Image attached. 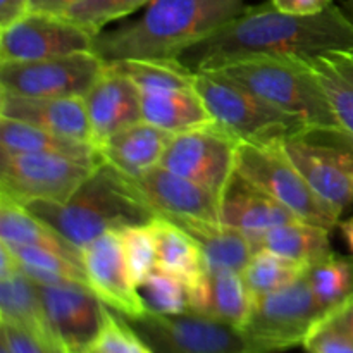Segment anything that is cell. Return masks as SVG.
I'll return each instance as SVG.
<instances>
[{"label": "cell", "instance_id": "6da1fadb", "mask_svg": "<svg viewBox=\"0 0 353 353\" xmlns=\"http://www.w3.org/2000/svg\"><path fill=\"white\" fill-rule=\"evenodd\" d=\"M353 47V21L331 3L312 16L285 14L269 2L248 6L210 37L181 54L193 72L216 71L255 57L310 59Z\"/></svg>", "mask_w": 353, "mask_h": 353}, {"label": "cell", "instance_id": "7a4b0ae2", "mask_svg": "<svg viewBox=\"0 0 353 353\" xmlns=\"http://www.w3.org/2000/svg\"><path fill=\"white\" fill-rule=\"evenodd\" d=\"M247 0H152L133 23L97 34L93 52L105 64L126 59H179L241 14Z\"/></svg>", "mask_w": 353, "mask_h": 353}, {"label": "cell", "instance_id": "3957f363", "mask_svg": "<svg viewBox=\"0 0 353 353\" xmlns=\"http://www.w3.org/2000/svg\"><path fill=\"white\" fill-rule=\"evenodd\" d=\"M24 207L79 250L102 234L150 224L159 217L133 179L102 159L68 202H30Z\"/></svg>", "mask_w": 353, "mask_h": 353}, {"label": "cell", "instance_id": "277c9868", "mask_svg": "<svg viewBox=\"0 0 353 353\" xmlns=\"http://www.w3.org/2000/svg\"><path fill=\"white\" fill-rule=\"evenodd\" d=\"M216 71L285 112L300 117L312 133L324 134L345 147L343 130L333 105L307 59L295 55L255 57Z\"/></svg>", "mask_w": 353, "mask_h": 353}, {"label": "cell", "instance_id": "5b68a950", "mask_svg": "<svg viewBox=\"0 0 353 353\" xmlns=\"http://www.w3.org/2000/svg\"><path fill=\"white\" fill-rule=\"evenodd\" d=\"M195 88L217 126L241 143H279L312 133L300 117L272 105L219 71L196 72Z\"/></svg>", "mask_w": 353, "mask_h": 353}, {"label": "cell", "instance_id": "8992f818", "mask_svg": "<svg viewBox=\"0 0 353 353\" xmlns=\"http://www.w3.org/2000/svg\"><path fill=\"white\" fill-rule=\"evenodd\" d=\"M236 172L303 223L333 231L340 217L316 195L279 143H240Z\"/></svg>", "mask_w": 353, "mask_h": 353}, {"label": "cell", "instance_id": "52a82bcc", "mask_svg": "<svg viewBox=\"0 0 353 353\" xmlns=\"http://www.w3.org/2000/svg\"><path fill=\"white\" fill-rule=\"evenodd\" d=\"M326 316L307 276L292 285L257 296L241 333L252 353H279L303 345L312 327Z\"/></svg>", "mask_w": 353, "mask_h": 353}, {"label": "cell", "instance_id": "ba28073f", "mask_svg": "<svg viewBox=\"0 0 353 353\" xmlns=\"http://www.w3.org/2000/svg\"><path fill=\"white\" fill-rule=\"evenodd\" d=\"M100 161L0 150V193L16 202H68Z\"/></svg>", "mask_w": 353, "mask_h": 353}, {"label": "cell", "instance_id": "9c48e42d", "mask_svg": "<svg viewBox=\"0 0 353 353\" xmlns=\"http://www.w3.org/2000/svg\"><path fill=\"white\" fill-rule=\"evenodd\" d=\"M126 321L154 353H252L240 327L192 310L174 316L148 310Z\"/></svg>", "mask_w": 353, "mask_h": 353}, {"label": "cell", "instance_id": "30bf717a", "mask_svg": "<svg viewBox=\"0 0 353 353\" xmlns=\"http://www.w3.org/2000/svg\"><path fill=\"white\" fill-rule=\"evenodd\" d=\"M238 141L216 123L172 137L161 165L223 199L236 174Z\"/></svg>", "mask_w": 353, "mask_h": 353}, {"label": "cell", "instance_id": "8fae6325", "mask_svg": "<svg viewBox=\"0 0 353 353\" xmlns=\"http://www.w3.org/2000/svg\"><path fill=\"white\" fill-rule=\"evenodd\" d=\"M95 52L0 64V92L23 97H85L105 72Z\"/></svg>", "mask_w": 353, "mask_h": 353}, {"label": "cell", "instance_id": "7c38bea8", "mask_svg": "<svg viewBox=\"0 0 353 353\" xmlns=\"http://www.w3.org/2000/svg\"><path fill=\"white\" fill-rule=\"evenodd\" d=\"M317 133L283 141V148L316 195L341 219L353 205V152Z\"/></svg>", "mask_w": 353, "mask_h": 353}, {"label": "cell", "instance_id": "4fadbf2b", "mask_svg": "<svg viewBox=\"0 0 353 353\" xmlns=\"http://www.w3.org/2000/svg\"><path fill=\"white\" fill-rule=\"evenodd\" d=\"M95 34L65 16L34 12L0 30V64L93 52Z\"/></svg>", "mask_w": 353, "mask_h": 353}, {"label": "cell", "instance_id": "5bb4252c", "mask_svg": "<svg viewBox=\"0 0 353 353\" xmlns=\"http://www.w3.org/2000/svg\"><path fill=\"white\" fill-rule=\"evenodd\" d=\"M48 323L65 352L93 350L105 326L109 307L88 285L78 281L37 283Z\"/></svg>", "mask_w": 353, "mask_h": 353}, {"label": "cell", "instance_id": "9a60e30c", "mask_svg": "<svg viewBox=\"0 0 353 353\" xmlns=\"http://www.w3.org/2000/svg\"><path fill=\"white\" fill-rule=\"evenodd\" d=\"M88 286L97 296L126 319H138L148 307L131 276L117 231L102 234L81 250Z\"/></svg>", "mask_w": 353, "mask_h": 353}, {"label": "cell", "instance_id": "2e32d148", "mask_svg": "<svg viewBox=\"0 0 353 353\" xmlns=\"http://www.w3.org/2000/svg\"><path fill=\"white\" fill-rule=\"evenodd\" d=\"M0 116L95 147L85 97H23L0 92Z\"/></svg>", "mask_w": 353, "mask_h": 353}, {"label": "cell", "instance_id": "e0dca14e", "mask_svg": "<svg viewBox=\"0 0 353 353\" xmlns=\"http://www.w3.org/2000/svg\"><path fill=\"white\" fill-rule=\"evenodd\" d=\"M85 103L95 148L124 128L143 121L138 86L109 65L85 95Z\"/></svg>", "mask_w": 353, "mask_h": 353}, {"label": "cell", "instance_id": "ac0fdd59", "mask_svg": "<svg viewBox=\"0 0 353 353\" xmlns=\"http://www.w3.org/2000/svg\"><path fill=\"white\" fill-rule=\"evenodd\" d=\"M131 179L159 216L195 217L221 223V200L212 192L162 165Z\"/></svg>", "mask_w": 353, "mask_h": 353}, {"label": "cell", "instance_id": "d6986e66", "mask_svg": "<svg viewBox=\"0 0 353 353\" xmlns=\"http://www.w3.org/2000/svg\"><path fill=\"white\" fill-rule=\"evenodd\" d=\"M221 223L241 231L254 241L272 228L299 221L288 209L259 190L240 174H234L221 199Z\"/></svg>", "mask_w": 353, "mask_h": 353}, {"label": "cell", "instance_id": "ffe728a7", "mask_svg": "<svg viewBox=\"0 0 353 353\" xmlns=\"http://www.w3.org/2000/svg\"><path fill=\"white\" fill-rule=\"evenodd\" d=\"M192 312L234 327H243L252 309V296L240 272L209 271L188 288Z\"/></svg>", "mask_w": 353, "mask_h": 353}, {"label": "cell", "instance_id": "44dd1931", "mask_svg": "<svg viewBox=\"0 0 353 353\" xmlns=\"http://www.w3.org/2000/svg\"><path fill=\"white\" fill-rule=\"evenodd\" d=\"M174 134L147 123L133 124L107 138L97 150L102 161L109 162L130 178H138L161 165L164 152Z\"/></svg>", "mask_w": 353, "mask_h": 353}, {"label": "cell", "instance_id": "7402d4cb", "mask_svg": "<svg viewBox=\"0 0 353 353\" xmlns=\"http://www.w3.org/2000/svg\"><path fill=\"white\" fill-rule=\"evenodd\" d=\"M171 223L188 233L200 248L203 265L209 271L243 272L254 255V243L247 234L223 223H212L195 217H168Z\"/></svg>", "mask_w": 353, "mask_h": 353}, {"label": "cell", "instance_id": "603a6c76", "mask_svg": "<svg viewBox=\"0 0 353 353\" xmlns=\"http://www.w3.org/2000/svg\"><path fill=\"white\" fill-rule=\"evenodd\" d=\"M0 323L14 324L48 347L65 352L64 345L59 341L48 323L37 281L23 269L10 278L0 279Z\"/></svg>", "mask_w": 353, "mask_h": 353}, {"label": "cell", "instance_id": "cb8c5ba5", "mask_svg": "<svg viewBox=\"0 0 353 353\" xmlns=\"http://www.w3.org/2000/svg\"><path fill=\"white\" fill-rule=\"evenodd\" d=\"M141 114L143 121L171 134L200 130L216 123L195 86L141 93Z\"/></svg>", "mask_w": 353, "mask_h": 353}, {"label": "cell", "instance_id": "d4e9b609", "mask_svg": "<svg viewBox=\"0 0 353 353\" xmlns=\"http://www.w3.org/2000/svg\"><path fill=\"white\" fill-rule=\"evenodd\" d=\"M0 240L9 245H31L54 250L71 261L81 262V250L62 238L54 228L34 216L23 203L0 193Z\"/></svg>", "mask_w": 353, "mask_h": 353}, {"label": "cell", "instance_id": "484cf974", "mask_svg": "<svg viewBox=\"0 0 353 353\" xmlns=\"http://www.w3.org/2000/svg\"><path fill=\"white\" fill-rule=\"evenodd\" d=\"M323 85L343 130L345 147L353 152V47L307 59Z\"/></svg>", "mask_w": 353, "mask_h": 353}, {"label": "cell", "instance_id": "4316f807", "mask_svg": "<svg viewBox=\"0 0 353 353\" xmlns=\"http://www.w3.org/2000/svg\"><path fill=\"white\" fill-rule=\"evenodd\" d=\"M330 236L331 231L326 228L303 223V221H293V223L272 228L268 233L255 238L252 243L255 250L274 252L309 269L310 265L333 254Z\"/></svg>", "mask_w": 353, "mask_h": 353}, {"label": "cell", "instance_id": "83f0119b", "mask_svg": "<svg viewBox=\"0 0 353 353\" xmlns=\"http://www.w3.org/2000/svg\"><path fill=\"white\" fill-rule=\"evenodd\" d=\"M0 150L12 152V154H61L83 161H100L99 152L93 145L2 116H0Z\"/></svg>", "mask_w": 353, "mask_h": 353}, {"label": "cell", "instance_id": "f1b7e54d", "mask_svg": "<svg viewBox=\"0 0 353 353\" xmlns=\"http://www.w3.org/2000/svg\"><path fill=\"white\" fill-rule=\"evenodd\" d=\"M150 230L157 248V265L181 278L190 288L205 269L202 252L193 238L162 216L152 221Z\"/></svg>", "mask_w": 353, "mask_h": 353}, {"label": "cell", "instance_id": "f546056e", "mask_svg": "<svg viewBox=\"0 0 353 353\" xmlns=\"http://www.w3.org/2000/svg\"><path fill=\"white\" fill-rule=\"evenodd\" d=\"M109 68L128 76L141 93L185 90L195 86L196 72L179 59H126L109 62Z\"/></svg>", "mask_w": 353, "mask_h": 353}, {"label": "cell", "instance_id": "4dcf8cb0", "mask_svg": "<svg viewBox=\"0 0 353 353\" xmlns=\"http://www.w3.org/2000/svg\"><path fill=\"white\" fill-rule=\"evenodd\" d=\"M305 271L307 268L302 264H296L274 252L255 250L241 272V278L254 300L292 285L300 276L305 274Z\"/></svg>", "mask_w": 353, "mask_h": 353}, {"label": "cell", "instance_id": "1f68e13d", "mask_svg": "<svg viewBox=\"0 0 353 353\" xmlns=\"http://www.w3.org/2000/svg\"><path fill=\"white\" fill-rule=\"evenodd\" d=\"M305 276L326 314L353 293V262L334 252L310 265Z\"/></svg>", "mask_w": 353, "mask_h": 353}, {"label": "cell", "instance_id": "d6a6232c", "mask_svg": "<svg viewBox=\"0 0 353 353\" xmlns=\"http://www.w3.org/2000/svg\"><path fill=\"white\" fill-rule=\"evenodd\" d=\"M9 245V243H7ZM19 261L21 269L37 283L78 281L88 285L81 264L54 250L31 245H9Z\"/></svg>", "mask_w": 353, "mask_h": 353}, {"label": "cell", "instance_id": "836d02e7", "mask_svg": "<svg viewBox=\"0 0 353 353\" xmlns=\"http://www.w3.org/2000/svg\"><path fill=\"white\" fill-rule=\"evenodd\" d=\"M138 290L152 312L174 316L190 310L188 285L161 265H155Z\"/></svg>", "mask_w": 353, "mask_h": 353}, {"label": "cell", "instance_id": "e575fe53", "mask_svg": "<svg viewBox=\"0 0 353 353\" xmlns=\"http://www.w3.org/2000/svg\"><path fill=\"white\" fill-rule=\"evenodd\" d=\"M150 2L152 0H81L62 16L86 28L97 37L109 23L130 16Z\"/></svg>", "mask_w": 353, "mask_h": 353}, {"label": "cell", "instance_id": "d590c367", "mask_svg": "<svg viewBox=\"0 0 353 353\" xmlns=\"http://www.w3.org/2000/svg\"><path fill=\"white\" fill-rule=\"evenodd\" d=\"M117 234L131 276L137 286H140L157 265V248H155V238L150 224L123 228L117 231Z\"/></svg>", "mask_w": 353, "mask_h": 353}, {"label": "cell", "instance_id": "8d00e7d4", "mask_svg": "<svg viewBox=\"0 0 353 353\" xmlns=\"http://www.w3.org/2000/svg\"><path fill=\"white\" fill-rule=\"evenodd\" d=\"M93 353H154L123 316L109 309Z\"/></svg>", "mask_w": 353, "mask_h": 353}, {"label": "cell", "instance_id": "74e56055", "mask_svg": "<svg viewBox=\"0 0 353 353\" xmlns=\"http://www.w3.org/2000/svg\"><path fill=\"white\" fill-rule=\"evenodd\" d=\"M307 353H353L350 340L324 323H317L303 341Z\"/></svg>", "mask_w": 353, "mask_h": 353}, {"label": "cell", "instance_id": "f35d334b", "mask_svg": "<svg viewBox=\"0 0 353 353\" xmlns=\"http://www.w3.org/2000/svg\"><path fill=\"white\" fill-rule=\"evenodd\" d=\"M0 341L12 353H65L48 347L28 331L7 323H0Z\"/></svg>", "mask_w": 353, "mask_h": 353}, {"label": "cell", "instance_id": "ab89813d", "mask_svg": "<svg viewBox=\"0 0 353 353\" xmlns=\"http://www.w3.org/2000/svg\"><path fill=\"white\" fill-rule=\"evenodd\" d=\"M326 326L333 327L340 334H343L347 340L353 343V293L348 299H345L340 305L331 309L326 316L321 319Z\"/></svg>", "mask_w": 353, "mask_h": 353}, {"label": "cell", "instance_id": "60d3db41", "mask_svg": "<svg viewBox=\"0 0 353 353\" xmlns=\"http://www.w3.org/2000/svg\"><path fill=\"white\" fill-rule=\"evenodd\" d=\"M272 6L285 14H295V16H312V14L323 12L331 0H271Z\"/></svg>", "mask_w": 353, "mask_h": 353}, {"label": "cell", "instance_id": "b9f144b4", "mask_svg": "<svg viewBox=\"0 0 353 353\" xmlns=\"http://www.w3.org/2000/svg\"><path fill=\"white\" fill-rule=\"evenodd\" d=\"M31 12V0H0V30L12 26Z\"/></svg>", "mask_w": 353, "mask_h": 353}, {"label": "cell", "instance_id": "7bdbcfd3", "mask_svg": "<svg viewBox=\"0 0 353 353\" xmlns=\"http://www.w3.org/2000/svg\"><path fill=\"white\" fill-rule=\"evenodd\" d=\"M81 0H31V10L62 16Z\"/></svg>", "mask_w": 353, "mask_h": 353}, {"label": "cell", "instance_id": "ee69618b", "mask_svg": "<svg viewBox=\"0 0 353 353\" xmlns=\"http://www.w3.org/2000/svg\"><path fill=\"white\" fill-rule=\"evenodd\" d=\"M17 271H21L19 261L14 255V252L10 250L9 245L0 240V279L10 278Z\"/></svg>", "mask_w": 353, "mask_h": 353}, {"label": "cell", "instance_id": "f6af8a7d", "mask_svg": "<svg viewBox=\"0 0 353 353\" xmlns=\"http://www.w3.org/2000/svg\"><path fill=\"white\" fill-rule=\"evenodd\" d=\"M341 230V233H343L345 240L348 241V247H350L352 254H353V217L347 221H340V226H338Z\"/></svg>", "mask_w": 353, "mask_h": 353}, {"label": "cell", "instance_id": "bcb514c9", "mask_svg": "<svg viewBox=\"0 0 353 353\" xmlns=\"http://www.w3.org/2000/svg\"><path fill=\"white\" fill-rule=\"evenodd\" d=\"M0 353H12V352H10L9 348H7L6 343H2V341H0Z\"/></svg>", "mask_w": 353, "mask_h": 353}, {"label": "cell", "instance_id": "7dc6e473", "mask_svg": "<svg viewBox=\"0 0 353 353\" xmlns=\"http://www.w3.org/2000/svg\"><path fill=\"white\" fill-rule=\"evenodd\" d=\"M68 353H93L92 350H85V352H68Z\"/></svg>", "mask_w": 353, "mask_h": 353}, {"label": "cell", "instance_id": "c3c4849f", "mask_svg": "<svg viewBox=\"0 0 353 353\" xmlns=\"http://www.w3.org/2000/svg\"><path fill=\"white\" fill-rule=\"evenodd\" d=\"M348 2H350V6H352V9H353V0H348Z\"/></svg>", "mask_w": 353, "mask_h": 353}]
</instances>
